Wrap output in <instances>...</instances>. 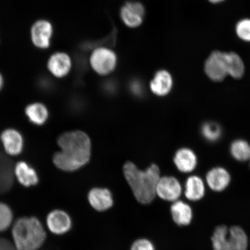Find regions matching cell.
I'll return each instance as SVG.
<instances>
[{"instance_id":"277c9868","label":"cell","mask_w":250,"mask_h":250,"mask_svg":"<svg viewBox=\"0 0 250 250\" xmlns=\"http://www.w3.org/2000/svg\"><path fill=\"white\" fill-rule=\"evenodd\" d=\"M210 243L211 250H250V236L240 225L220 224L212 229Z\"/></svg>"},{"instance_id":"5b68a950","label":"cell","mask_w":250,"mask_h":250,"mask_svg":"<svg viewBox=\"0 0 250 250\" xmlns=\"http://www.w3.org/2000/svg\"><path fill=\"white\" fill-rule=\"evenodd\" d=\"M116 53L108 46H101L94 48L89 58L90 67L97 74L107 76L116 69L118 64Z\"/></svg>"},{"instance_id":"4dcf8cb0","label":"cell","mask_w":250,"mask_h":250,"mask_svg":"<svg viewBox=\"0 0 250 250\" xmlns=\"http://www.w3.org/2000/svg\"><path fill=\"white\" fill-rule=\"evenodd\" d=\"M209 2L213 4H220V3L223 2L225 0H208Z\"/></svg>"},{"instance_id":"30bf717a","label":"cell","mask_w":250,"mask_h":250,"mask_svg":"<svg viewBox=\"0 0 250 250\" xmlns=\"http://www.w3.org/2000/svg\"><path fill=\"white\" fill-rule=\"evenodd\" d=\"M208 187L204 177L198 174H189L183 185V196L190 203H198L204 200L207 195Z\"/></svg>"},{"instance_id":"52a82bcc","label":"cell","mask_w":250,"mask_h":250,"mask_svg":"<svg viewBox=\"0 0 250 250\" xmlns=\"http://www.w3.org/2000/svg\"><path fill=\"white\" fill-rule=\"evenodd\" d=\"M204 179L208 189L214 193L226 192L232 182V174L223 166L210 168L206 172Z\"/></svg>"},{"instance_id":"83f0119b","label":"cell","mask_w":250,"mask_h":250,"mask_svg":"<svg viewBox=\"0 0 250 250\" xmlns=\"http://www.w3.org/2000/svg\"><path fill=\"white\" fill-rule=\"evenodd\" d=\"M38 89L43 93H50L54 89V85L50 78L43 77L39 78L37 81Z\"/></svg>"},{"instance_id":"7402d4cb","label":"cell","mask_w":250,"mask_h":250,"mask_svg":"<svg viewBox=\"0 0 250 250\" xmlns=\"http://www.w3.org/2000/svg\"><path fill=\"white\" fill-rule=\"evenodd\" d=\"M229 153L237 162H246L250 160V144L245 139H236L229 146Z\"/></svg>"},{"instance_id":"f546056e","label":"cell","mask_w":250,"mask_h":250,"mask_svg":"<svg viewBox=\"0 0 250 250\" xmlns=\"http://www.w3.org/2000/svg\"><path fill=\"white\" fill-rule=\"evenodd\" d=\"M4 86V78L3 77L2 74L1 72H0V92L1 91V90L3 89Z\"/></svg>"},{"instance_id":"d4e9b609","label":"cell","mask_w":250,"mask_h":250,"mask_svg":"<svg viewBox=\"0 0 250 250\" xmlns=\"http://www.w3.org/2000/svg\"><path fill=\"white\" fill-rule=\"evenodd\" d=\"M14 214L10 206L0 202V232L7 230L13 223Z\"/></svg>"},{"instance_id":"5bb4252c","label":"cell","mask_w":250,"mask_h":250,"mask_svg":"<svg viewBox=\"0 0 250 250\" xmlns=\"http://www.w3.org/2000/svg\"><path fill=\"white\" fill-rule=\"evenodd\" d=\"M3 148L6 154L12 156L20 155L24 148V139L23 134L15 128L9 127L2 131L0 134Z\"/></svg>"},{"instance_id":"4316f807","label":"cell","mask_w":250,"mask_h":250,"mask_svg":"<svg viewBox=\"0 0 250 250\" xmlns=\"http://www.w3.org/2000/svg\"><path fill=\"white\" fill-rule=\"evenodd\" d=\"M130 250H156L154 244L146 238L137 239L132 244Z\"/></svg>"},{"instance_id":"2e32d148","label":"cell","mask_w":250,"mask_h":250,"mask_svg":"<svg viewBox=\"0 0 250 250\" xmlns=\"http://www.w3.org/2000/svg\"><path fill=\"white\" fill-rule=\"evenodd\" d=\"M87 201L90 207L98 212L108 211L114 205L113 195L107 188H93L87 193Z\"/></svg>"},{"instance_id":"d6986e66","label":"cell","mask_w":250,"mask_h":250,"mask_svg":"<svg viewBox=\"0 0 250 250\" xmlns=\"http://www.w3.org/2000/svg\"><path fill=\"white\" fill-rule=\"evenodd\" d=\"M14 173L18 182L24 187L36 186L40 182L36 168L26 161L18 162L14 167Z\"/></svg>"},{"instance_id":"7a4b0ae2","label":"cell","mask_w":250,"mask_h":250,"mask_svg":"<svg viewBox=\"0 0 250 250\" xmlns=\"http://www.w3.org/2000/svg\"><path fill=\"white\" fill-rule=\"evenodd\" d=\"M125 180L136 201L148 205L154 201L156 186L161 177L157 165L152 164L145 170L140 169L132 162H127L123 167Z\"/></svg>"},{"instance_id":"603a6c76","label":"cell","mask_w":250,"mask_h":250,"mask_svg":"<svg viewBox=\"0 0 250 250\" xmlns=\"http://www.w3.org/2000/svg\"><path fill=\"white\" fill-rule=\"evenodd\" d=\"M228 76L234 80L241 79L245 76V62L239 54L234 52H227Z\"/></svg>"},{"instance_id":"484cf974","label":"cell","mask_w":250,"mask_h":250,"mask_svg":"<svg viewBox=\"0 0 250 250\" xmlns=\"http://www.w3.org/2000/svg\"><path fill=\"white\" fill-rule=\"evenodd\" d=\"M236 33L240 40L250 42V19L240 20L236 24Z\"/></svg>"},{"instance_id":"e0dca14e","label":"cell","mask_w":250,"mask_h":250,"mask_svg":"<svg viewBox=\"0 0 250 250\" xmlns=\"http://www.w3.org/2000/svg\"><path fill=\"white\" fill-rule=\"evenodd\" d=\"M173 163L177 170L180 173L191 174L198 167V155L191 148H180L175 153Z\"/></svg>"},{"instance_id":"ba28073f","label":"cell","mask_w":250,"mask_h":250,"mask_svg":"<svg viewBox=\"0 0 250 250\" xmlns=\"http://www.w3.org/2000/svg\"><path fill=\"white\" fill-rule=\"evenodd\" d=\"M156 195L162 201L173 203L183 196V185L177 177L161 176L156 186Z\"/></svg>"},{"instance_id":"7c38bea8","label":"cell","mask_w":250,"mask_h":250,"mask_svg":"<svg viewBox=\"0 0 250 250\" xmlns=\"http://www.w3.org/2000/svg\"><path fill=\"white\" fill-rule=\"evenodd\" d=\"M170 212L172 221L178 227H188L194 221V209L186 200L181 199L171 203Z\"/></svg>"},{"instance_id":"44dd1931","label":"cell","mask_w":250,"mask_h":250,"mask_svg":"<svg viewBox=\"0 0 250 250\" xmlns=\"http://www.w3.org/2000/svg\"><path fill=\"white\" fill-rule=\"evenodd\" d=\"M14 168L8 159L0 154V194L9 191L13 186Z\"/></svg>"},{"instance_id":"9a60e30c","label":"cell","mask_w":250,"mask_h":250,"mask_svg":"<svg viewBox=\"0 0 250 250\" xmlns=\"http://www.w3.org/2000/svg\"><path fill=\"white\" fill-rule=\"evenodd\" d=\"M73 64V60L67 53L59 51L50 56L46 67L53 76L61 79L70 74Z\"/></svg>"},{"instance_id":"6da1fadb","label":"cell","mask_w":250,"mask_h":250,"mask_svg":"<svg viewBox=\"0 0 250 250\" xmlns=\"http://www.w3.org/2000/svg\"><path fill=\"white\" fill-rule=\"evenodd\" d=\"M60 151L53 156V163L59 170L76 171L85 167L92 156V142L88 134L82 130L68 131L57 140Z\"/></svg>"},{"instance_id":"cb8c5ba5","label":"cell","mask_w":250,"mask_h":250,"mask_svg":"<svg viewBox=\"0 0 250 250\" xmlns=\"http://www.w3.org/2000/svg\"><path fill=\"white\" fill-rule=\"evenodd\" d=\"M201 133L206 142L215 143L223 136V129L220 125L215 122L208 121L202 125Z\"/></svg>"},{"instance_id":"3957f363","label":"cell","mask_w":250,"mask_h":250,"mask_svg":"<svg viewBox=\"0 0 250 250\" xmlns=\"http://www.w3.org/2000/svg\"><path fill=\"white\" fill-rule=\"evenodd\" d=\"M12 236L17 250H39L44 245L46 233L38 218L23 217L15 221Z\"/></svg>"},{"instance_id":"8992f818","label":"cell","mask_w":250,"mask_h":250,"mask_svg":"<svg viewBox=\"0 0 250 250\" xmlns=\"http://www.w3.org/2000/svg\"><path fill=\"white\" fill-rule=\"evenodd\" d=\"M204 72L212 82H223L228 76L227 52L218 50L211 52L205 62Z\"/></svg>"},{"instance_id":"f1b7e54d","label":"cell","mask_w":250,"mask_h":250,"mask_svg":"<svg viewBox=\"0 0 250 250\" xmlns=\"http://www.w3.org/2000/svg\"><path fill=\"white\" fill-rule=\"evenodd\" d=\"M0 250H17L14 243L7 239L0 237Z\"/></svg>"},{"instance_id":"4fadbf2b","label":"cell","mask_w":250,"mask_h":250,"mask_svg":"<svg viewBox=\"0 0 250 250\" xmlns=\"http://www.w3.org/2000/svg\"><path fill=\"white\" fill-rule=\"evenodd\" d=\"M47 228L55 235H63L69 232L73 227V221L69 214L61 209L49 212L46 219Z\"/></svg>"},{"instance_id":"8fae6325","label":"cell","mask_w":250,"mask_h":250,"mask_svg":"<svg viewBox=\"0 0 250 250\" xmlns=\"http://www.w3.org/2000/svg\"><path fill=\"white\" fill-rule=\"evenodd\" d=\"M120 16L122 22L130 29L139 27L145 21L146 9L138 1H127L122 6Z\"/></svg>"},{"instance_id":"ffe728a7","label":"cell","mask_w":250,"mask_h":250,"mask_svg":"<svg viewBox=\"0 0 250 250\" xmlns=\"http://www.w3.org/2000/svg\"><path fill=\"white\" fill-rule=\"evenodd\" d=\"M24 114L28 121L37 126L45 125L49 117L48 107L42 102L30 103L24 108Z\"/></svg>"},{"instance_id":"9c48e42d","label":"cell","mask_w":250,"mask_h":250,"mask_svg":"<svg viewBox=\"0 0 250 250\" xmlns=\"http://www.w3.org/2000/svg\"><path fill=\"white\" fill-rule=\"evenodd\" d=\"M54 29L48 20H37L30 29V39L33 45L42 50L48 49L51 45Z\"/></svg>"},{"instance_id":"ac0fdd59","label":"cell","mask_w":250,"mask_h":250,"mask_svg":"<svg viewBox=\"0 0 250 250\" xmlns=\"http://www.w3.org/2000/svg\"><path fill=\"white\" fill-rule=\"evenodd\" d=\"M173 85V78L170 72L162 69L156 71L150 81L149 89L156 96L165 97L171 92Z\"/></svg>"},{"instance_id":"1f68e13d","label":"cell","mask_w":250,"mask_h":250,"mask_svg":"<svg viewBox=\"0 0 250 250\" xmlns=\"http://www.w3.org/2000/svg\"><path fill=\"white\" fill-rule=\"evenodd\" d=\"M249 167H250V160L249 161Z\"/></svg>"}]
</instances>
